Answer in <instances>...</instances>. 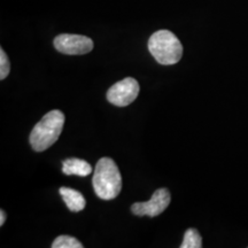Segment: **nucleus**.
<instances>
[{"label":"nucleus","instance_id":"1","mask_svg":"<svg viewBox=\"0 0 248 248\" xmlns=\"http://www.w3.org/2000/svg\"><path fill=\"white\" fill-rule=\"evenodd\" d=\"M92 184L98 198L115 199L122 190V176L115 161L110 157H101L95 166Z\"/></svg>","mask_w":248,"mask_h":248},{"label":"nucleus","instance_id":"2","mask_svg":"<svg viewBox=\"0 0 248 248\" xmlns=\"http://www.w3.org/2000/svg\"><path fill=\"white\" fill-rule=\"evenodd\" d=\"M63 124L64 114L61 110L48 111L30 133L31 147L36 152H43L51 147L60 137Z\"/></svg>","mask_w":248,"mask_h":248},{"label":"nucleus","instance_id":"3","mask_svg":"<svg viewBox=\"0 0 248 248\" xmlns=\"http://www.w3.org/2000/svg\"><path fill=\"white\" fill-rule=\"evenodd\" d=\"M148 49L155 60L163 66H171L179 62L183 46L177 36L169 30H159L148 40Z\"/></svg>","mask_w":248,"mask_h":248},{"label":"nucleus","instance_id":"4","mask_svg":"<svg viewBox=\"0 0 248 248\" xmlns=\"http://www.w3.org/2000/svg\"><path fill=\"white\" fill-rule=\"evenodd\" d=\"M139 83L132 77L117 82L107 92V100L117 107L129 106L139 94Z\"/></svg>","mask_w":248,"mask_h":248},{"label":"nucleus","instance_id":"5","mask_svg":"<svg viewBox=\"0 0 248 248\" xmlns=\"http://www.w3.org/2000/svg\"><path fill=\"white\" fill-rule=\"evenodd\" d=\"M54 47L63 54L82 55L90 53L93 49V40L86 36L62 33L55 37Z\"/></svg>","mask_w":248,"mask_h":248},{"label":"nucleus","instance_id":"6","mask_svg":"<svg viewBox=\"0 0 248 248\" xmlns=\"http://www.w3.org/2000/svg\"><path fill=\"white\" fill-rule=\"evenodd\" d=\"M171 197L167 188H159L152 195L151 200L146 202H136L131 206V212L137 216H159L170 204Z\"/></svg>","mask_w":248,"mask_h":248},{"label":"nucleus","instance_id":"7","mask_svg":"<svg viewBox=\"0 0 248 248\" xmlns=\"http://www.w3.org/2000/svg\"><path fill=\"white\" fill-rule=\"evenodd\" d=\"M59 193H60L62 199H63L64 203L67 204L68 209L71 210V212L77 213L85 208V198L83 197L80 192L70 187H61L59 190Z\"/></svg>","mask_w":248,"mask_h":248},{"label":"nucleus","instance_id":"8","mask_svg":"<svg viewBox=\"0 0 248 248\" xmlns=\"http://www.w3.org/2000/svg\"><path fill=\"white\" fill-rule=\"evenodd\" d=\"M62 172L64 175H76L79 177H88L90 173L92 172V167L91 164L86 162L84 160L76 159H67L62 163Z\"/></svg>","mask_w":248,"mask_h":248},{"label":"nucleus","instance_id":"9","mask_svg":"<svg viewBox=\"0 0 248 248\" xmlns=\"http://www.w3.org/2000/svg\"><path fill=\"white\" fill-rule=\"evenodd\" d=\"M202 247V239L201 235L195 229H188L185 232L184 239H183V244L181 245V248H201Z\"/></svg>","mask_w":248,"mask_h":248},{"label":"nucleus","instance_id":"10","mask_svg":"<svg viewBox=\"0 0 248 248\" xmlns=\"http://www.w3.org/2000/svg\"><path fill=\"white\" fill-rule=\"evenodd\" d=\"M53 248H82L83 245L70 235H60L52 244Z\"/></svg>","mask_w":248,"mask_h":248},{"label":"nucleus","instance_id":"11","mask_svg":"<svg viewBox=\"0 0 248 248\" xmlns=\"http://www.w3.org/2000/svg\"><path fill=\"white\" fill-rule=\"evenodd\" d=\"M11 71V63L7 58V54L2 48H0V79H5Z\"/></svg>","mask_w":248,"mask_h":248},{"label":"nucleus","instance_id":"12","mask_svg":"<svg viewBox=\"0 0 248 248\" xmlns=\"http://www.w3.org/2000/svg\"><path fill=\"white\" fill-rule=\"evenodd\" d=\"M5 221H6V214H5L4 210L1 209V210H0V226L4 225Z\"/></svg>","mask_w":248,"mask_h":248}]
</instances>
